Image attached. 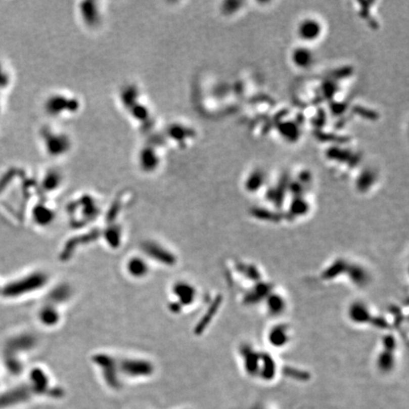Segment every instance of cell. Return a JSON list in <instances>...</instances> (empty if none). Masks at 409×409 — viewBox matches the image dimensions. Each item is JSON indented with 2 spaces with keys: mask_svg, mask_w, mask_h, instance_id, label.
<instances>
[{
  "mask_svg": "<svg viewBox=\"0 0 409 409\" xmlns=\"http://www.w3.org/2000/svg\"><path fill=\"white\" fill-rule=\"evenodd\" d=\"M317 25L313 21H305L300 27L301 35L304 37H313L317 33Z\"/></svg>",
  "mask_w": 409,
  "mask_h": 409,
  "instance_id": "obj_1",
  "label": "cell"
},
{
  "mask_svg": "<svg viewBox=\"0 0 409 409\" xmlns=\"http://www.w3.org/2000/svg\"><path fill=\"white\" fill-rule=\"evenodd\" d=\"M295 62L300 65V66H306L307 64H309V60H310V55L308 54V52L306 51H300V52H295Z\"/></svg>",
  "mask_w": 409,
  "mask_h": 409,
  "instance_id": "obj_2",
  "label": "cell"
}]
</instances>
